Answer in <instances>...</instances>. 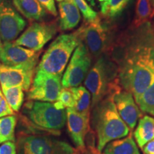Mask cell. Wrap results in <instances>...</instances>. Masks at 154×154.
Returning <instances> with one entry per match:
<instances>
[{"instance_id":"2","label":"cell","mask_w":154,"mask_h":154,"mask_svg":"<svg viewBox=\"0 0 154 154\" xmlns=\"http://www.w3.org/2000/svg\"><path fill=\"white\" fill-rule=\"evenodd\" d=\"M92 109L91 125L97 136V150L99 152L109 142L129 134L130 128L119 114L112 94L106 96Z\"/></svg>"},{"instance_id":"4","label":"cell","mask_w":154,"mask_h":154,"mask_svg":"<svg viewBox=\"0 0 154 154\" xmlns=\"http://www.w3.org/2000/svg\"><path fill=\"white\" fill-rule=\"evenodd\" d=\"M78 43V37L75 33L58 36L44 53L36 72H42L61 78Z\"/></svg>"},{"instance_id":"29","label":"cell","mask_w":154,"mask_h":154,"mask_svg":"<svg viewBox=\"0 0 154 154\" xmlns=\"http://www.w3.org/2000/svg\"><path fill=\"white\" fill-rule=\"evenodd\" d=\"M0 154H17L16 144L13 141L5 142L0 146Z\"/></svg>"},{"instance_id":"9","label":"cell","mask_w":154,"mask_h":154,"mask_svg":"<svg viewBox=\"0 0 154 154\" xmlns=\"http://www.w3.org/2000/svg\"><path fill=\"white\" fill-rule=\"evenodd\" d=\"M40 51H36L14 42H4L0 51V63L7 66L35 70Z\"/></svg>"},{"instance_id":"21","label":"cell","mask_w":154,"mask_h":154,"mask_svg":"<svg viewBox=\"0 0 154 154\" xmlns=\"http://www.w3.org/2000/svg\"><path fill=\"white\" fill-rule=\"evenodd\" d=\"M3 95L11 109L14 112H18L24 101V90L19 86L2 87Z\"/></svg>"},{"instance_id":"8","label":"cell","mask_w":154,"mask_h":154,"mask_svg":"<svg viewBox=\"0 0 154 154\" xmlns=\"http://www.w3.org/2000/svg\"><path fill=\"white\" fill-rule=\"evenodd\" d=\"M79 39V38H78ZM92 63L91 54L82 42L79 43L71 59L66 72L63 74L61 84L63 87L79 86L85 80Z\"/></svg>"},{"instance_id":"7","label":"cell","mask_w":154,"mask_h":154,"mask_svg":"<svg viewBox=\"0 0 154 154\" xmlns=\"http://www.w3.org/2000/svg\"><path fill=\"white\" fill-rule=\"evenodd\" d=\"M18 154H77V151L64 141L37 135H22L17 141Z\"/></svg>"},{"instance_id":"30","label":"cell","mask_w":154,"mask_h":154,"mask_svg":"<svg viewBox=\"0 0 154 154\" xmlns=\"http://www.w3.org/2000/svg\"><path fill=\"white\" fill-rule=\"evenodd\" d=\"M38 1L50 14H52L54 17L57 16V8H56L55 2L54 0H38Z\"/></svg>"},{"instance_id":"26","label":"cell","mask_w":154,"mask_h":154,"mask_svg":"<svg viewBox=\"0 0 154 154\" xmlns=\"http://www.w3.org/2000/svg\"><path fill=\"white\" fill-rule=\"evenodd\" d=\"M75 103L74 92L72 88L62 87L58 100L54 102L56 107L59 109H66L74 108Z\"/></svg>"},{"instance_id":"28","label":"cell","mask_w":154,"mask_h":154,"mask_svg":"<svg viewBox=\"0 0 154 154\" xmlns=\"http://www.w3.org/2000/svg\"><path fill=\"white\" fill-rule=\"evenodd\" d=\"M14 111L11 109L6 101L2 91L0 88V118L9 115H14Z\"/></svg>"},{"instance_id":"5","label":"cell","mask_w":154,"mask_h":154,"mask_svg":"<svg viewBox=\"0 0 154 154\" xmlns=\"http://www.w3.org/2000/svg\"><path fill=\"white\" fill-rule=\"evenodd\" d=\"M23 113L37 126L52 131H59L66 122V109H58L54 103L29 100Z\"/></svg>"},{"instance_id":"20","label":"cell","mask_w":154,"mask_h":154,"mask_svg":"<svg viewBox=\"0 0 154 154\" xmlns=\"http://www.w3.org/2000/svg\"><path fill=\"white\" fill-rule=\"evenodd\" d=\"M75 103L73 109L84 116L90 118L91 109V96L84 86L72 87Z\"/></svg>"},{"instance_id":"25","label":"cell","mask_w":154,"mask_h":154,"mask_svg":"<svg viewBox=\"0 0 154 154\" xmlns=\"http://www.w3.org/2000/svg\"><path fill=\"white\" fill-rule=\"evenodd\" d=\"M136 103L140 111L154 116V82L141 94Z\"/></svg>"},{"instance_id":"12","label":"cell","mask_w":154,"mask_h":154,"mask_svg":"<svg viewBox=\"0 0 154 154\" xmlns=\"http://www.w3.org/2000/svg\"><path fill=\"white\" fill-rule=\"evenodd\" d=\"M26 23L11 5L10 0H0V37L4 42L16 39Z\"/></svg>"},{"instance_id":"22","label":"cell","mask_w":154,"mask_h":154,"mask_svg":"<svg viewBox=\"0 0 154 154\" xmlns=\"http://www.w3.org/2000/svg\"><path fill=\"white\" fill-rule=\"evenodd\" d=\"M130 0H108L101 3V12L104 17L115 19L120 16Z\"/></svg>"},{"instance_id":"27","label":"cell","mask_w":154,"mask_h":154,"mask_svg":"<svg viewBox=\"0 0 154 154\" xmlns=\"http://www.w3.org/2000/svg\"><path fill=\"white\" fill-rule=\"evenodd\" d=\"M74 2L78 7L79 11L82 13L85 20L92 21L98 17L97 13L88 5L85 0H74Z\"/></svg>"},{"instance_id":"32","label":"cell","mask_w":154,"mask_h":154,"mask_svg":"<svg viewBox=\"0 0 154 154\" xmlns=\"http://www.w3.org/2000/svg\"><path fill=\"white\" fill-rule=\"evenodd\" d=\"M150 4L151 6V9H152V13L151 17H153L154 16V0H149Z\"/></svg>"},{"instance_id":"3","label":"cell","mask_w":154,"mask_h":154,"mask_svg":"<svg viewBox=\"0 0 154 154\" xmlns=\"http://www.w3.org/2000/svg\"><path fill=\"white\" fill-rule=\"evenodd\" d=\"M84 85L91 94L92 109L106 96L122 88L118 81L116 63L106 54L100 56L88 72Z\"/></svg>"},{"instance_id":"24","label":"cell","mask_w":154,"mask_h":154,"mask_svg":"<svg viewBox=\"0 0 154 154\" xmlns=\"http://www.w3.org/2000/svg\"><path fill=\"white\" fill-rule=\"evenodd\" d=\"M152 13L149 0H138L136 3V13L132 22V29H136L149 21Z\"/></svg>"},{"instance_id":"11","label":"cell","mask_w":154,"mask_h":154,"mask_svg":"<svg viewBox=\"0 0 154 154\" xmlns=\"http://www.w3.org/2000/svg\"><path fill=\"white\" fill-rule=\"evenodd\" d=\"M57 32V25L54 22H35L31 24L14 43L27 49L40 51Z\"/></svg>"},{"instance_id":"6","label":"cell","mask_w":154,"mask_h":154,"mask_svg":"<svg viewBox=\"0 0 154 154\" xmlns=\"http://www.w3.org/2000/svg\"><path fill=\"white\" fill-rule=\"evenodd\" d=\"M75 34L79 40L86 46L91 55L95 58L103 54L112 40L111 27L99 17L84 23Z\"/></svg>"},{"instance_id":"31","label":"cell","mask_w":154,"mask_h":154,"mask_svg":"<svg viewBox=\"0 0 154 154\" xmlns=\"http://www.w3.org/2000/svg\"><path fill=\"white\" fill-rule=\"evenodd\" d=\"M142 150L144 154H154V138L146 143Z\"/></svg>"},{"instance_id":"34","label":"cell","mask_w":154,"mask_h":154,"mask_svg":"<svg viewBox=\"0 0 154 154\" xmlns=\"http://www.w3.org/2000/svg\"><path fill=\"white\" fill-rule=\"evenodd\" d=\"M1 37H0V51H1V49H2V44L1 42Z\"/></svg>"},{"instance_id":"19","label":"cell","mask_w":154,"mask_h":154,"mask_svg":"<svg viewBox=\"0 0 154 154\" xmlns=\"http://www.w3.org/2000/svg\"><path fill=\"white\" fill-rule=\"evenodd\" d=\"M134 136L140 149L154 138V118L144 116L138 121Z\"/></svg>"},{"instance_id":"18","label":"cell","mask_w":154,"mask_h":154,"mask_svg":"<svg viewBox=\"0 0 154 154\" xmlns=\"http://www.w3.org/2000/svg\"><path fill=\"white\" fill-rule=\"evenodd\" d=\"M103 154H140L132 133L122 139L109 142L103 149Z\"/></svg>"},{"instance_id":"17","label":"cell","mask_w":154,"mask_h":154,"mask_svg":"<svg viewBox=\"0 0 154 154\" xmlns=\"http://www.w3.org/2000/svg\"><path fill=\"white\" fill-rule=\"evenodd\" d=\"M12 2L17 10L29 20H42L47 15V10L38 0H12Z\"/></svg>"},{"instance_id":"14","label":"cell","mask_w":154,"mask_h":154,"mask_svg":"<svg viewBox=\"0 0 154 154\" xmlns=\"http://www.w3.org/2000/svg\"><path fill=\"white\" fill-rule=\"evenodd\" d=\"M34 71L7 66L0 63L1 87L19 86L28 91L33 81Z\"/></svg>"},{"instance_id":"35","label":"cell","mask_w":154,"mask_h":154,"mask_svg":"<svg viewBox=\"0 0 154 154\" xmlns=\"http://www.w3.org/2000/svg\"><path fill=\"white\" fill-rule=\"evenodd\" d=\"M99 1L101 3V2H106L108 0H99Z\"/></svg>"},{"instance_id":"16","label":"cell","mask_w":154,"mask_h":154,"mask_svg":"<svg viewBox=\"0 0 154 154\" xmlns=\"http://www.w3.org/2000/svg\"><path fill=\"white\" fill-rule=\"evenodd\" d=\"M59 27L67 31L76 27L81 19L80 11L74 0H63L59 4Z\"/></svg>"},{"instance_id":"33","label":"cell","mask_w":154,"mask_h":154,"mask_svg":"<svg viewBox=\"0 0 154 154\" xmlns=\"http://www.w3.org/2000/svg\"><path fill=\"white\" fill-rule=\"evenodd\" d=\"M88 1L89 2L91 3L92 5H95V2H94V0H88Z\"/></svg>"},{"instance_id":"36","label":"cell","mask_w":154,"mask_h":154,"mask_svg":"<svg viewBox=\"0 0 154 154\" xmlns=\"http://www.w3.org/2000/svg\"><path fill=\"white\" fill-rule=\"evenodd\" d=\"M57 1H58V2H62V1H63V0H57Z\"/></svg>"},{"instance_id":"13","label":"cell","mask_w":154,"mask_h":154,"mask_svg":"<svg viewBox=\"0 0 154 154\" xmlns=\"http://www.w3.org/2000/svg\"><path fill=\"white\" fill-rule=\"evenodd\" d=\"M112 95L119 114L130 128L131 131H132L138 119L142 116L141 111L136 103L134 96L130 92L122 90V88L116 91Z\"/></svg>"},{"instance_id":"15","label":"cell","mask_w":154,"mask_h":154,"mask_svg":"<svg viewBox=\"0 0 154 154\" xmlns=\"http://www.w3.org/2000/svg\"><path fill=\"white\" fill-rule=\"evenodd\" d=\"M66 111L69 136L79 149L84 148V140L90 129V118L79 114L73 108H68Z\"/></svg>"},{"instance_id":"37","label":"cell","mask_w":154,"mask_h":154,"mask_svg":"<svg viewBox=\"0 0 154 154\" xmlns=\"http://www.w3.org/2000/svg\"><path fill=\"white\" fill-rule=\"evenodd\" d=\"M153 26H154V25H153Z\"/></svg>"},{"instance_id":"1","label":"cell","mask_w":154,"mask_h":154,"mask_svg":"<svg viewBox=\"0 0 154 154\" xmlns=\"http://www.w3.org/2000/svg\"><path fill=\"white\" fill-rule=\"evenodd\" d=\"M125 39L112 59L118 66L119 84L136 103L154 82V26L148 21L132 29Z\"/></svg>"},{"instance_id":"10","label":"cell","mask_w":154,"mask_h":154,"mask_svg":"<svg viewBox=\"0 0 154 154\" xmlns=\"http://www.w3.org/2000/svg\"><path fill=\"white\" fill-rule=\"evenodd\" d=\"M61 79L47 73L36 72L27 91V99L54 103L58 100L62 88Z\"/></svg>"},{"instance_id":"23","label":"cell","mask_w":154,"mask_h":154,"mask_svg":"<svg viewBox=\"0 0 154 154\" xmlns=\"http://www.w3.org/2000/svg\"><path fill=\"white\" fill-rule=\"evenodd\" d=\"M17 125V117L9 115L0 118V143L15 140L14 131Z\"/></svg>"}]
</instances>
